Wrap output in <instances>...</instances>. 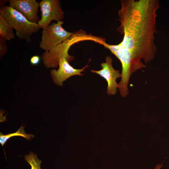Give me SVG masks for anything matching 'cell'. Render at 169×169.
I'll return each mask as SVG.
<instances>
[{
	"label": "cell",
	"mask_w": 169,
	"mask_h": 169,
	"mask_svg": "<svg viewBox=\"0 0 169 169\" xmlns=\"http://www.w3.org/2000/svg\"><path fill=\"white\" fill-rule=\"evenodd\" d=\"M85 40H92L97 43L99 37L87 34L83 31L74 32L71 37L51 50L44 51L41 57L44 65L47 68L54 69L58 66L60 58H65L69 62L72 61L74 57L68 53L70 47L76 42Z\"/></svg>",
	"instance_id": "cell-2"
},
{
	"label": "cell",
	"mask_w": 169,
	"mask_h": 169,
	"mask_svg": "<svg viewBox=\"0 0 169 169\" xmlns=\"http://www.w3.org/2000/svg\"><path fill=\"white\" fill-rule=\"evenodd\" d=\"M0 14L15 30L18 37L27 42H31L32 35L41 28L38 23L30 22L9 5L0 8Z\"/></svg>",
	"instance_id": "cell-3"
},
{
	"label": "cell",
	"mask_w": 169,
	"mask_h": 169,
	"mask_svg": "<svg viewBox=\"0 0 169 169\" xmlns=\"http://www.w3.org/2000/svg\"><path fill=\"white\" fill-rule=\"evenodd\" d=\"M39 3L41 17L38 24L41 28H47L53 20L63 21L64 12L59 0H42Z\"/></svg>",
	"instance_id": "cell-5"
},
{
	"label": "cell",
	"mask_w": 169,
	"mask_h": 169,
	"mask_svg": "<svg viewBox=\"0 0 169 169\" xmlns=\"http://www.w3.org/2000/svg\"><path fill=\"white\" fill-rule=\"evenodd\" d=\"M24 126L22 125L15 133H9L6 135L0 133V143L3 146L5 143L10 138L14 136H20L26 139L29 140L34 138V136L31 134L26 133L24 131Z\"/></svg>",
	"instance_id": "cell-10"
},
{
	"label": "cell",
	"mask_w": 169,
	"mask_h": 169,
	"mask_svg": "<svg viewBox=\"0 0 169 169\" xmlns=\"http://www.w3.org/2000/svg\"><path fill=\"white\" fill-rule=\"evenodd\" d=\"M69 62L65 58H60L59 60L58 69H52L50 71L54 82L59 86H62L64 81L73 76L83 75L82 73L89 66L88 63L82 69H76L71 65Z\"/></svg>",
	"instance_id": "cell-7"
},
{
	"label": "cell",
	"mask_w": 169,
	"mask_h": 169,
	"mask_svg": "<svg viewBox=\"0 0 169 169\" xmlns=\"http://www.w3.org/2000/svg\"><path fill=\"white\" fill-rule=\"evenodd\" d=\"M163 163L156 165L154 169H161L163 166Z\"/></svg>",
	"instance_id": "cell-14"
},
{
	"label": "cell",
	"mask_w": 169,
	"mask_h": 169,
	"mask_svg": "<svg viewBox=\"0 0 169 169\" xmlns=\"http://www.w3.org/2000/svg\"><path fill=\"white\" fill-rule=\"evenodd\" d=\"M24 158L31 166V169H41L40 165L42 161L38 158L36 154L31 152L28 155H25Z\"/></svg>",
	"instance_id": "cell-11"
},
{
	"label": "cell",
	"mask_w": 169,
	"mask_h": 169,
	"mask_svg": "<svg viewBox=\"0 0 169 169\" xmlns=\"http://www.w3.org/2000/svg\"><path fill=\"white\" fill-rule=\"evenodd\" d=\"M7 41L0 37V57L2 58L6 54L8 51V47L6 44Z\"/></svg>",
	"instance_id": "cell-12"
},
{
	"label": "cell",
	"mask_w": 169,
	"mask_h": 169,
	"mask_svg": "<svg viewBox=\"0 0 169 169\" xmlns=\"http://www.w3.org/2000/svg\"><path fill=\"white\" fill-rule=\"evenodd\" d=\"M158 0H121L118 12L120 25L117 30L123 35L119 45L130 51L140 63L154 59L157 48L154 43Z\"/></svg>",
	"instance_id": "cell-1"
},
{
	"label": "cell",
	"mask_w": 169,
	"mask_h": 169,
	"mask_svg": "<svg viewBox=\"0 0 169 169\" xmlns=\"http://www.w3.org/2000/svg\"><path fill=\"white\" fill-rule=\"evenodd\" d=\"M13 29L0 14V37L6 41L14 39Z\"/></svg>",
	"instance_id": "cell-9"
},
{
	"label": "cell",
	"mask_w": 169,
	"mask_h": 169,
	"mask_svg": "<svg viewBox=\"0 0 169 169\" xmlns=\"http://www.w3.org/2000/svg\"><path fill=\"white\" fill-rule=\"evenodd\" d=\"M9 5L24 16L29 21L38 23L39 3L36 0H8Z\"/></svg>",
	"instance_id": "cell-8"
},
{
	"label": "cell",
	"mask_w": 169,
	"mask_h": 169,
	"mask_svg": "<svg viewBox=\"0 0 169 169\" xmlns=\"http://www.w3.org/2000/svg\"><path fill=\"white\" fill-rule=\"evenodd\" d=\"M41 58L37 55L32 56L30 59V62L31 64L36 65L38 64L40 62Z\"/></svg>",
	"instance_id": "cell-13"
},
{
	"label": "cell",
	"mask_w": 169,
	"mask_h": 169,
	"mask_svg": "<svg viewBox=\"0 0 169 169\" xmlns=\"http://www.w3.org/2000/svg\"><path fill=\"white\" fill-rule=\"evenodd\" d=\"M105 62L100 64L102 68L99 70L93 69L90 70L92 73L99 75L104 78L107 83V93L109 95H113L117 92L118 84L116 79L121 77V73L119 70H115L112 65V59L109 56H106Z\"/></svg>",
	"instance_id": "cell-6"
},
{
	"label": "cell",
	"mask_w": 169,
	"mask_h": 169,
	"mask_svg": "<svg viewBox=\"0 0 169 169\" xmlns=\"http://www.w3.org/2000/svg\"><path fill=\"white\" fill-rule=\"evenodd\" d=\"M64 22L59 21L51 23L43 29L39 47L44 52L48 51L71 37L75 32L66 30L62 27Z\"/></svg>",
	"instance_id": "cell-4"
},
{
	"label": "cell",
	"mask_w": 169,
	"mask_h": 169,
	"mask_svg": "<svg viewBox=\"0 0 169 169\" xmlns=\"http://www.w3.org/2000/svg\"><path fill=\"white\" fill-rule=\"evenodd\" d=\"M8 0H1V1H0V8L4 6V4Z\"/></svg>",
	"instance_id": "cell-15"
}]
</instances>
